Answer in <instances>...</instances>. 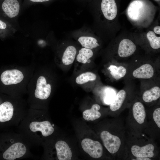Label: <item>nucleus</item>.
<instances>
[{
	"instance_id": "nucleus-1",
	"label": "nucleus",
	"mask_w": 160,
	"mask_h": 160,
	"mask_svg": "<svg viewBox=\"0 0 160 160\" xmlns=\"http://www.w3.org/2000/svg\"><path fill=\"white\" fill-rule=\"evenodd\" d=\"M97 31L110 42L122 29L119 20L118 0H94Z\"/></svg>"
},
{
	"instance_id": "nucleus-2",
	"label": "nucleus",
	"mask_w": 160,
	"mask_h": 160,
	"mask_svg": "<svg viewBox=\"0 0 160 160\" xmlns=\"http://www.w3.org/2000/svg\"><path fill=\"white\" fill-rule=\"evenodd\" d=\"M100 137L113 159H127V131L122 118L113 117L110 121L108 129L101 132Z\"/></svg>"
},
{
	"instance_id": "nucleus-3",
	"label": "nucleus",
	"mask_w": 160,
	"mask_h": 160,
	"mask_svg": "<svg viewBox=\"0 0 160 160\" xmlns=\"http://www.w3.org/2000/svg\"><path fill=\"white\" fill-rule=\"evenodd\" d=\"M121 30L110 41L108 50L110 60L122 62L138 54L140 47L136 43L132 32Z\"/></svg>"
},
{
	"instance_id": "nucleus-4",
	"label": "nucleus",
	"mask_w": 160,
	"mask_h": 160,
	"mask_svg": "<svg viewBox=\"0 0 160 160\" xmlns=\"http://www.w3.org/2000/svg\"><path fill=\"white\" fill-rule=\"evenodd\" d=\"M127 159L139 157H148L152 160L159 157V148L156 143L143 133L134 134L127 132Z\"/></svg>"
},
{
	"instance_id": "nucleus-5",
	"label": "nucleus",
	"mask_w": 160,
	"mask_h": 160,
	"mask_svg": "<svg viewBox=\"0 0 160 160\" xmlns=\"http://www.w3.org/2000/svg\"><path fill=\"white\" fill-rule=\"evenodd\" d=\"M128 108L125 125L127 132L134 134L143 133L147 122L146 111L143 103L136 96Z\"/></svg>"
},
{
	"instance_id": "nucleus-6",
	"label": "nucleus",
	"mask_w": 160,
	"mask_h": 160,
	"mask_svg": "<svg viewBox=\"0 0 160 160\" xmlns=\"http://www.w3.org/2000/svg\"><path fill=\"white\" fill-rule=\"evenodd\" d=\"M138 28L132 32L136 44L145 54L155 55L160 52V36L157 35L148 27Z\"/></svg>"
},
{
	"instance_id": "nucleus-7",
	"label": "nucleus",
	"mask_w": 160,
	"mask_h": 160,
	"mask_svg": "<svg viewBox=\"0 0 160 160\" xmlns=\"http://www.w3.org/2000/svg\"><path fill=\"white\" fill-rule=\"evenodd\" d=\"M133 87L131 84H127L116 93L113 100L109 105L110 113L112 116H119L125 109L129 108L136 96Z\"/></svg>"
},
{
	"instance_id": "nucleus-8",
	"label": "nucleus",
	"mask_w": 160,
	"mask_h": 160,
	"mask_svg": "<svg viewBox=\"0 0 160 160\" xmlns=\"http://www.w3.org/2000/svg\"><path fill=\"white\" fill-rule=\"evenodd\" d=\"M152 55L145 54V56H141V60L137 62L136 66L129 69L132 76L135 79L147 80L154 78L156 73V68L154 63L151 59Z\"/></svg>"
},
{
	"instance_id": "nucleus-9",
	"label": "nucleus",
	"mask_w": 160,
	"mask_h": 160,
	"mask_svg": "<svg viewBox=\"0 0 160 160\" xmlns=\"http://www.w3.org/2000/svg\"><path fill=\"white\" fill-rule=\"evenodd\" d=\"M147 110V122L143 133L154 141L159 137L160 131V107L159 103Z\"/></svg>"
},
{
	"instance_id": "nucleus-10",
	"label": "nucleus",
	"mask_w": 160,
	"mask_h": 160,
	"mask_svg": "<svg viewBox=\"0 0 160 160\" xmlns=\"http://www.w3.org/2000/svg\"><path fill=\"white\" fill-rule=\"evenodd\" d=\"M110 60L111 63L107 68V70L111 80L119 81L128 75L130 66L124 62L114 60Z\"/></svg>"
},
{
	"instance_id": "nucleus-11",
	"label": "nucleus",
	"mask_w": 160,
	"mask_h": 160,
	"mask_svg": "<svg viewBox=\"0 0 160 160\" xmlns=\"http://www.w3.org/2000/svg\"><path fill=\"white\" fill-rule=\"evenodd\" d=\"M160 97V87L154 83L149 87L143 88L139 98L143 104L150 107L156 104Z\"/></svg>"
},
{
	"instance_id": "nucleus-12",
	"label": "nucleus",
	"mask_w": 160,
	"mask_h": 160,
	"mask_svg": "<svg viewBox=\"0 0 160 160\" xmlns=\"http://www.w3.org/2000/svg\"><path fill=\"white\" fill-rule=\"evenodd\" d=\"M81 145L84 151L93 159H99L103 153V147L99 141L86 138L82 141Z\"/></svg>"
},
{
	"instance_id": "nucleus-13",
	"label": "nucleus",
	"mask_w": 160,
	"mask_h": 160,
	"mask_svg": "<svg viewBox=\"0 0 160 160\" xmlns=\"http://www.w3.org/2000/svg\"><path fill=\"white\" fill-rule=\"evenodd\" d=\"M1 80L5 85L16 84L21 82L24 78L22 73L17 69L6 70L1 76Z\"/></svg>"
},
{
	"instance_id": "nucleus-14",
	"label": "nucleus",
	"mask_w": 160,
	"mask_h": 160,
	"mask_svg": "<svg viewBox=\"0 0 160 160\" xmlns=\"http://www.w3.org/2000/svg\"><path fill=\"white\" fill-rule=\"evenodd\" d=\"M26 151V148L23 143L18 142L11 145L4 153L3 158L7 160H14L23 156Z\"/></svg>"
},
{
	"instance_id": "nucleus-15",
	"label": "nucleus",
	"mask_w": 160,
	"mask_h": 160,
	"mask_svg": "<svg viewBox=\"0 0 160 160\" xmlns=\"http://www.w3.org/2000/svg\"><path fill=\"white\" fill-rule=\"evenodd\" d=\"M21 0H4L1 4L3 11L9 17L14 18L20 12Z\"/></svg>"
},
{
	"instance_id": "nucleus-16",
	"label": "nucleus",
	"mask_w": 160,
	"mask_h": 160,
	"mask_svg": "<svg viewBox=\"0 0 160 160\" xmlns=\"http://www.w3.org/2000/svg\"><path fill=\"white\" fill-rule=\"evenodd\" d=\"M51 91V86L47 84L45 78L42 76L39 77L37 81L34 93L35 97L41 100L46 99L49 96Z\"/></svg>"
},
{
	"instance_id": "nucleus-17",
	"label": "nucleus",
	"mask_w": 160,
	"mask_h": 160,
	"mask_svg": "<svg viewBox=\"0 0 160 160\" xmlns=\"http://www.w3.org/2000/svg\"><path fill=\"white\" fill-rule=\"evenodd\" d=\"M29 128L33 132L40 131L44 137H47L51 135L54 131V129L52 125L49 121H47L32 122L29 125Z\"/></svg>"
},
{
	"instance_id": "nucleus-18",
	"label": "nucleus",
	"mask_w": 160,
	"mask_h": 160,
	"mask_svg": "<svg viewBox=\"0 0 160 160\" xmlns=\"http://www.w3.org/2000/svg\"><path fill=\"white\" fill-rule=\"evenodd\" d=\"M58 159L59 160H70L72 153L68 145L63 140H59L55 145Z\"/></svg>"
},
{
	"instance_id": "nucleus-19",
	"label": "nucleus",
	"mask_w": 160,
	"mask_h": 160,
	"mask_svg": "<svg viewBox=\"0 0 160 160\" xmlns=\"http://www.w3.org/2000/svg\"><path fill=\"white\" fill-rule=\"evenodd\" d=\"M78 41L83 47L92 50L98 48L100 45V41L94 36H81Z\"/></svg>"
},
{
	"instance_id": "nucleus-20",
	"label": "nucleus",
	"mask_w": 160,
	"mask_h": 160,
	"mask_svg": "<svg viewBox=\"0 0 160 160\" xmlns=\"http://www.w3.org/2000/svg\"><path fill=\"white\" fill-rule=\"evenodd\" d=\"M14 108L12 104L6 101L0 105V121L4 122L10 120L12 118Z\"/></svg>"
},
{
	"instance_id": "nucleus-21",
	"label": "nucleus",
	"mask_w": 160,
	"mask_h": 160,
	"mask_svg": "<svg viewBox=\"0 0 160 160\" xmlns=\"http://www.w3.org/2000/svg\"><path fill=\"white\" fill-rule=\"evenodd\" d=\"M101 107L97 104H94L91 108L85 110L83 113L84 119L88 121H93L100 118L101 113L100 111Z\"/></svg>"
},
{
	"instance_id": "nucleus-22",
	"label": "nucleus",
	"mask_w": 160,
	"mask_h": 160,
	"mask_svg": "<svg viewBox=\"0 0 160 160\" xmlns=\"http://www.w3.org/2000/svg\"><path fill=\"white\" fill-rule=\"evenodd\" d=\"M77 53V50L73 46H68L63 52L62 57L63 64L66 65L72 64L74 61Z\"/></svg>"
},
{
	"instance_id": "nucleus-23",
	"label": "nucleus",
	"mask_w": 160,
	"mask_h": 160,
	"mask_svg": "<svg viewBox=\"0 0 160 160\" xmlns=\"http://www.w3.org/2000/svg\"><path fill=\"white\" fill-rule=\"evenodd\" d=\"M93 55L94 52L92 49L83 47L79 50L76 59L79 63L86 64L90 61L89 59L92 57Z\"/></svg>"
},
{
	"instance_id": "nucleus-24",
	"label": "nucleus",
	"mask_w": 160,
	"mask_h": 160,
	"mask_svg": "<svg viewBox=\"0 0 160 160\" xmlns=\"http://www.w3.org/2000/svg\"><path fill=\"white\" fill-rule=\"evenodd\" d=\"M97 78L96 75L91 72H87L81 74L76 79V82L78 84H82L89 81L95 80Z\"/></svg>"
},
{
	"instance_id": "nucleus-25",
	"label": "nucleus",
	"mask_w": 160,
	"mask_h": 160,
	"mask_svg": "<svg viewBox=\"0 0 160 160\" xmlns=\"http://www.w3.org/2000/svg\"><path fill=\"white\" fill-rule=\"evenodd\" d=\"M105 89L104 94V102L105 104L110 105L114 99L116 93L111 88H108Z\"/></svg>"
},
{
	"instance_id": "nucleus-26",
	"label": "nucleus",
	"mask_w": 160,
	"mask_h": 160,
	"mask_svg": "<svg viewBox=\"0 0 160 160\" xmlns=\"http://www.w3.org/2000/svg\"><path fill=\"white\" fill-rule=\"evenodd\" d=\"M159 23L156 20L153 21L150 25L148 27L151 29L157 35H160V26L159 25Z\"/></svg>"
},
{
	"instance_id": "nucleus-27",
	"label": "nucleus",
	"mask_w": 160,
	"mask_h": 160,
	"mask_svg": "<svg viewBox=\"0 0 160 160\" xmlns=\"http://www.w3.org/2000/svg\"><path fill=\"white\" fill-rule=\"evenodd\" d=\"M52 0H24V4H30L35 3H45L49 2Z\"/></svg>"
},
{
	"instance_id": "nucleus-28",
	"label": "nucleus",
	"mask_w": 160,
	"mask_h": 160,
	"mask_svg": "<svg viewBox=\"0 0 160 160\" xmlns=\"http://www.w3.org/2000/svg\"><path fill=\"white\" fill-rule=\"evenodd\" d=\"M7 27L6 24L1 20H0V29H5Z\"/></svg>"
},
{
	"instance_id": "nucleus-29",
	"label": "nucleus",
	"mask_w": 160,
	"mask_h": 160,
	"mask_svg": "<svg viewBox=\"0 0 160 160\" xmlns=\"http://www.w3.org/2000/svg\"><path fill=\"white\" fill-rule=\"evenodd\" d=\"M132 160H151L148 158L145 157H135L133 158Z\"/></svg>"
},
{
	"instance_id": "nucleus-30",
	"label": "nucleus",
	"mask_w": 160,
	"mask_h": 160,
	"mask_svg": "<svg viewBox=\"0 0 160 160\" xmlns=\"http://www.w3.org/2000/svg\"><path fill=\"white\" fill-rule=\"evenodd\" d=\"M154 0L157 2L158 3V4H160V0Z\"/></svg>"
}]
</instances>
